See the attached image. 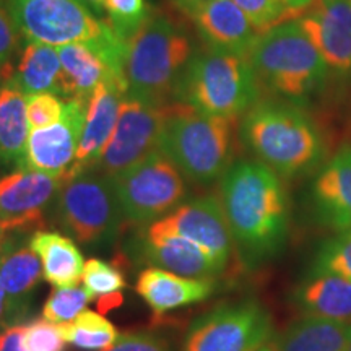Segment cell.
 I'll return each mask as SVG.
<instances>
[{
    "label": "cell",
    "mask_w": 351,
    "mask_h": 351,
    "mask_svg": "<svg viewBox=\"0 0 351 351\" xmlns=\"http://www.w3.org/2000/svg\"><path fill=\"white\" fill-rule=\"evenodd\" d=\"M348 351H351V345H350V348H348Z\"/></svg>",
    "instance_id": "cell-47"
},
{
    "label": "cell",
    "mask_w": 351,
    "mask_h": 351,
    "mask_svg": "<svg viewBox=\"0 0 351 351\" xmlns=\"http://www.w3.org/2000/svg\"><path fill=\"white\" fill-rule=\"evenodd\" d=\"M271 317L257 301L219 306L192 324L184 351H251L271 339Z\"/></svg>",
    "instance_id": "cell-10"
},
{
    "label": "cell",
    "mask_w": 351,
    "mask_h": 351,
    "mask_svg": "<svg viewBox=\"0 0 351 351\" xmlns=\"http://www.w3.org/2000/svg\"><path fill=\"white\" fill-rule=\"evenodd\" d=\"M192 59V43L186 32L168 16L150 19L127 39L124 78L127 98L150 104H168Z\"/></svg>",
    "instance_id": "cell-3"
},
{
    "label": "cell",
    "mask_w": 351,
    "mask_h": 351,
    "mask_svg": "<svg viewBox=\"0 0 351 351\" xmlns=\"http://www.w3.org/2000/svg\"><path fill=\"white\" fill-rule=\"evenodd\" d=\"M10 234L12 231L8 230V226L3 221H0V252H2L3 247L7 245L8 239H10Z\"/></svg>",
    "instance_id": "cell-44"
},
{
    "label": "cell",
    "mask_w": 351,
    "mask_h": 351,
    "mask_svg": "<svg viewBox=\"0 0 351 351\" xmlns=\"http://www.w3.org/2000/svg\"><path fill=\"white\" fill-rule=\"evenodd\" d=\"M300 23L327 65L351 70V0H315Z\"/></svg>",
    "instance_id": "cell-16"
},
{
    "label": "cell",
    "mask_w": 351,
    "mask_h": 351,
    "mask_svg": "<svg viewBox=\"0 0 351 351\" xmlns=\"http://www.w3.org/2000/svg\"><path fill=\"white\" fill-rule=\"evenodd\" d=\"M135 291L155 314L207 300L215 291L213 278H189L173 271L150 267L138 275Z\"/></svg>",
    "instance_id": "cell-20"
},
{
    "label": "cell",
    "mask_w": 351,
    "mask_h": 351,
    "mask_svg": "<svg viewBox=\"0 0 351 351\" xmlns=\"http://www.w3.org/2000/svg\"><path fill=\"white\" fill-rule=\"evenodd\" d=\"M103 10L108 23L124 39H129L153 13L147 0H103Z\"/></svg>",
    "instance_id": "cell-30"
},
{
    "label": "cell",
    "mask_w": 351,
    "mask_h": 351,
    "mask_svg": "<svg viewBox=\"0 0 351 351\" xmlns=\"http://www.w3.org/2000/svg\"><path fill=\"white\" fill-rule=\"evenodd\" d=\"M258 83L247 57L210 47L192 56L176 93L202 112L236 121L258 101Z\"/></svg>",
    "instance_id": "cell-5"
},
{
    "label": "cell",
    "mask_w": 351,
    "mask_h": 351,
    "mask_svg": "<svg viewBox=\"0 0 351 351\" xmlns=\"http://www.w3.org/2000/svg\"><path fill=\"white\" fill-rule=\"evenodd\" d=\"M8 13L28 43H83L99 51L121 36L108 21L96 19L85 0H8Z\"/></svg>",
    "instance_id": "cell-7"
},
{
    "label": "cell",
    "mask_w": 351,
    "mask_h": 351,
    "mask_svg": "<svg viewBox=\"0 0 351 351\" xmlns=\"http://www.w3.org/2000/svg\"><path fill=\"white\" fill-rule=\"evenodd\" d=\"M306 315L351 322V280L333 274H311L295 291Z\"/></svg>",
    "instance_id": "cell-23"
},
{
    "label": "cell",
    "mask_w": 351,
    "mask_h": 351,
    "mask_svg": "<svg viewBox=\"0 0 351 351\" xmlns=\"http://www.w3.org/2000/svg\"><path fill=\"white\" fill-rule=\"evenodd\" d=\"M168 104H150L125 98L122 101L116 129L95 169L114 178L135 166L152 153L160 152Z\"/></svg>",
    "instance_id": "cell-11"
},
{
    "label": "cell",
    "mask_w": 351,
    "mask_h": 351,
    "mask_svg": "<svg viewBox=\"0 0 351 351\" xmlns=\"http://www.w3.org/2000/svg\"><path fill=\"white\" fill-rule=\"evenodd\" d=\"M258 82L275 93L300 98L327 77V62L298 20L262 33L247 56Z\"/></svg>",
    "instance_id": "cell-6"
},
{
    "label": "cell",
    "mask_w": 351,
    "mask_h": 351,
    "mask_svg": "<svg viewBox=\"0 0 351 351\" xmlns=\"http://www.w3.org/2000/svg\"><path fill=\"white\" fill-rule=\"evenodd\" d=\"M221 200L241 261L257 269L283 252L289 204L280 176L261 161H239L221 178Z\"/></svg>",
    "instance_id": "cell-1"
},
{
    "label": "cell",
    "mask_w": 351,
    "mask_h": 351,
    "mask_svg": "<svg viewBox=\"0 0 351 351\" xmlns=\"http://www.w3.org/2000/svg\"><path fill=\"white\" fill-rule=\"evenodd\" d=\"M43 263V275L54 288L78 287L85 258L73 239L56 231H34L28 241Z\"/></svg>",
    "instance_id": "cell-22"
},
{
    "label": "cell",
    "mask_w": 351,
    "mask_h": 351,
    "mask_svg": "<svg viewBox=\"0 0 351 351\" xmlns=\"http://www.w3.org/2000/svg\"><path fill=\"white\" fill-rule=\"evenodd\" d=\"M191 16L200 36L212 49L247 57L261 36L232 0H210Z\"/></svg>",
    "instance_id": "cell-17"
},
{
    "label": "cell",
    "mask_w": 351,
    "mask_h": 351,
    "mask_svg": "<svg viewBox=\"0 0 351 351\" xmlns=\"http://www.w3.org/2000/svg\"><path fill=\"white\" fill-rule=\"evenodd\" d=\"M29 132L26 95L5 82L0 86V163L23 168Z\"/></svg>",
    "instance_id": "cell-26"
},
{
    "label": "cell",
    "mask_w": 351,
    "mask_h": 351,
    "mask_svg": "<svg viewBox=\"0 0 351 351\" xmlns=\"http://www.w3.org/2000/svg\"><path fill=\"white\" fill-rule=\"evenodd\" d=\"M247 16L258 34L295 20L283 0H232Z\"/></svg>",
    "instance_id": "cell-32"
},
{
    "label": "cell",
    "mask_w": 351,
    "mask_h": 351,
    "mask_svg": "<svg viewBox=\"0 0 351 351\" xmlns=\"http://www.w3.org/2000/svg\"><path fill=\"white\" fill-rule=\"evenodd\" d=\"M109 179L119 200L122 217L135 225L158 221L178 208L187 195L184 174L161 152L152 153Z\"/></svg>",
    "instance_id": "cell-8"
},
{
    "label": "cell",
    "mask_w": 351,
    "mask_h": 351,
    "mask_svg": "<svg viewBox=\"0 0 351 351\" xmlns=\"http://www.w3.org/2000/svg\"><path fill=\"white\" fill-rule=\"evenodd\" d=\"M140 252L152 267L189 278H215L225 270L212 254L182 236L143 232Z\"/></svg>",
    "instance_id": "cell-19"
},
{
    "label": "cell",
    "mask_w": 351,
    "mask_h": 351,
    "mask_svg": "<svg viewBox=\"0 0 351 351\" xmlns=\"http://www.w3.org/2000/svg\"><path fill=\"white\" fill-rule=\"evenodd\" d=\"M57 218L83 245H101L116 238L122 217L108 176L83 173L67 179L57 194Z\"/></svg>",
    "instance_id": "cell-9"
},
{
    "label": "cell",
    "mask_w": 351,
    "mask_h": 351,
    "mask_svg": "<svg viewBox=\"0 0 351 351\" xmlns=\"http://www.w3.org/2000/svg\"><path fill=\"white\" fill-rule=\"evenodd\" d=\"M241 138L282 178L311 173L326 156L319 125L306 111L283 101H257L244 114Z\"/></svg>",
    "instance_id": "cell-2"
},
{
    "label": "cell",
    "mask_w": 351,
    "mask_h": 351,
    "mask_svg": "<svg viewBox=\"0 0 351 351\" xmlns=\"http://www.w3.org/2000/svg\"><path fill=\"white\" fill-rule=\"evenodd\" d=\"M234 119L210 116L186 103L168 104L160 152L189 181L208 186L223 178L234 156Z\"/></svg>",
    "instance_id": "cell-4"
},
{
    "label": "cell",
    "mask_w": 351,
    "mask_h": 351,
    "mask_svg": "<svg viewBox=\"0 0 351 351\" xmlns=\"http://www.w3.org/2000/svg\"><path fill=\"white\" fill-rule=\"evenodd\" d=\"M93 300L95 295L85 287L54 288L43 306V317L54 324L70 322L83 313L88 302Z\"/></svg>",
    "instance_id": "cell-29"
},
{
    "label": "cell",
    "mask_w": 351,
    "mask_h": 351,
    "mask_svg": "<svg viewBox=\"0 0 351 351\" xmlns=\"http://www.w3.org/2000/svg\"><path fill=\"white\" fill-rule=\"evenodd\" d=\"M251 351H280L278 340H275L274 337H271V339H269L267 341H263L262 345L256 346V348L251 350Z\"/></svg>",
    "instance_id": "cell-43"
},
{
    "label": "cell",
    "mask_w": 351,
    "mask_h": 351,
    "mask_svg": "<svg viewBox=\"0 0 351 351\" xmlns=\"http://www.w3.org/2000/svg\"><path fill=\"white\" fill-rule=\"evenodd\" d=\"M21 335H23V324L10 326L0 332V351H23Z\"/></svg>",
    "instance_id": "cell-38"
},
{
    "label": "cell",
    "mask_w": 351,
    "mask_h": 351,
    "mask_svg": "<svg viewBox=\"0 0 351 351\" xmlns=\"http://www.w3.org/2000/svg\"><path fill=\"white\" fill-rule=\"evenodd\" d=\"M122 302V295L121 293H112V295H106L103 296L98 302L101 313H108V311H111L112 307L119 306Z\"/></svg>",
    "instance_id": "cell-41"
},
{
    "label": "cell",
    "mask_w": 351,
    "mask_h": 351,
    "mask_svg": "<svg viewBox=\"0 0 351 351\" xmlns=\"http://www.w3.org/2000/svg\"><path fill=\"white\" fill-rule=\"evenodd\" d=\"M57 326L67 343L85 351H104L119 337L112 322H109L103 314L88 309L70 322Z\"/></svg>",
    "instance_id": "cell-28"
},
{
    "label": "cell",
    "mask_w": 351,
    "mask_h": 351,
    "mask_svg": "<svg viewBox=\"0 0 351 351\" xmlns=\"http://www.w3.org/2000/svg\"><path fill=\"white\" fill-rule=\"evenodd\" d=\"M43 278L41 258L29 244L12 245L8 239L0 252V283L5 289L10 306V326L21 324L20 320L28 311L33 291Z\"/></svg>",
    "instance_id": "cell-21"
},
{
    "label": "cell",
    "mask_w": 351,
    "mask_h": 351,
    "mask_svg": "<svg viewBox=\"0 0 351 351\" xmlns=\"http://www.w3.org/2000/svg\"><path fill=\"white\" fill-rule=\"evenodd\" d=\"M319 221L339 234L351 232V145L333 155L314 182Z\"/></svg>",
    "instance_id": "cell-18"
},
{
    "label": "cell",
    "mask_w": 351,
    "mask_h": 351,
    "mask_svg": "<svg viewBox=\"0 0 351 351\" xmlns=\"http://www.w3.org/2000/svg\"><path fill=\"white\" fill-rule=\"evenodd\" d=\"M26 111L32 130L49 127L62 119L65 103L54 93L26 95Z\"/></svg>",
    "instance_id": "cell-35"
},
{
    "label": "cell",
    "mask_w": 351,
    "mask_h": 351,
    "mask_svg": "<svg viewBox=\"0 0 351 351\" xmlns=\"http://www.w3.org/2000/svg\"><path fill=\"white\" fill-rule=\"evenodd\" d=\"M127 98V88L116 77H108L99 83L88 101L86 119L83 124L75 163L65 179H73L96 168L104 148L116 129L122 101Z\"/></svg>",
    "instance_id": "cell-15"
},
{
    "label": "cell",
    "mask_w": 351,
    "mask_h": 351,
    "mask_svg": "<svg viewBox=\"0 0 351 351\" xmlns=\"http://www.w3.org/2000/svg\"><path fill=\"white\" fill-rule=\"evenodd\" d=\"M83 287L95 296L119 293L127 287L122 271L101 258H88L83 265Z\"/></svg>",
    "instance_id": "cell-33"
},
{
    "label": "cell",
    "mask_w": 351,
    "mask_h": 351,
    "mask_svg": "<svg viewBox=\"0 0 351 351\" xmlns=\"http://www.w3.org/2000/svg\"><path fill=\"white\" fill-rule=\"evenodd\" d=\"M10 64H2L0 62V86L5 83V80H8L10 78Z\"/></svg>",
    "instance_id": "cell-45"
},
{
    "label": "cell",
    "mask_w": 351,
    "mask_h": 351,
    "mask_svg": "<svg viewBox=\"0 0 351 351\" xmlns=\"http://www.w3.org/2000/svg\"><path fill=\"white\" fill-rule=\"evenodd\" d=\"M57 51L62 64V95L69 98L88 103L104 78L116 77L103 57L88 44H65L57 47Z\"/></svg>",
    "instance_id": "cell-24"
},
{
    "label": "cell",
    "mask_w": 351,
    "mask_h": 351,
    "mask_svg": "<svg viewBox=\"0 0 351 351\" xmlns=\"http://www.w3.org/2000/svg\"><path fill=\"white\" fill-rule=\"evenodd\" d=\"M8 82L23 95L54 93L62 95V64L54 46L29 43L20 57L16 72Z\"/></svg>",
    "instance_id": "cell-27"
},
{
    "label": "cell",
    "mask_w": 351,
    "mask_h": 351,
    "mask_svg": "<svg viewBox=\"0 0 351 351\" xmlns=\"http://www.w3.org/2000/svg\"><path fill=\"white\" fill-rule=\"evenodd\" d=\"M313 274H333L351 280V232L339 234L320 245Z\"/></svg>",
    "instance_id": "cell-31"
},
{
    "label": "cell",
    "mask_w": 351,
    "mask_h": 351,
    "mask_svg": "<svg viewBox=\"0 0 351 351\" xmlns=\"http://www.w3.org/2000/svg\"><path fill=\"white\" fill-rule=\"evenodd\" d=\"M145 232L176 234L194 241L212 254L223 269H226L234 244L221 200L212 195L181 204L166 217L150 223Z\"/></svg>",
    "instance_id": "cell-12"
},
{
    "label": "cell",
    "mask_w": 351,
    "mask_h": 351,
    "mask_svg": "<svg viewBox=\"0 0 351 351\" xmlns=\"http://www.w3.org/2000/svg\"><path fill=\"white\" fill-rule=\"evenodd\" d=\"M20 33L16 32V26L13 23L10 13L0 5V62L10 64L12 56L15 54L19 46Z\"/></svg>",
    "instance_id": "cell-37"
},
{
    "label": "cell",
    "mask_w": 351,
    "mask_h": 351,
    "mask_svg": "<svg viewBox=\"0 0 351 351\" xmlns=\"http://www.w3.org/2000/svg\"><path fill=\"white\" fill-rule=\"evenodd\" d=\"M67 341L60 335L59 326L47 319H34L23 326V351H65Z\"/></svg>",
    "instance_id": "cell-34"
},
{
    "label": "cell",
    "mask_w": 351,
    "mask_h": 351,
    "mask_svg": "<svg viewBox=\"0 0 351 351\" xmlns=\"http://www.w3.org/2000/svg\"><path fill=\"white\" fill-rule=\"evenodd\" d=\"M65 176L19 169L0 178V221L12 232L43 225V210L59 194Z\"/></svg>",
    "instance_id": "cell-14"
},
{
    "label": "cell",
    "mask_w": 351,
    "mask_h": 351,
    "mask_svg": "<svg viewBox=\"0 0 351 351\" xmlns=\"http://www.w3.org/2000/svg\"><path fill=\"white\" fill-rule=\"evenodd\" d=\"M104 351H171L165 337L153 332H127Z\"/></svg>",
    "instance_id": "cell-36"
},
{
    "label": "cell",
    "mask_w": 351,
    "mask_h": 351,
    "mask_svg": "<svg viewBox=\"0 0 351 351\" xmlns=\"http://www.w3.org/2000/svg\"><path fill=\"white\" fill-rule=\"evenodd\" d=\"M85 2L95 10H103V0H85Z\"/></svg>",
    "instance_id": "cell-46"
},
{
    "label": "cell",
    "mask_w": 351,
    "mask_h": 351,
    "mask_svg": "<svg viewBox=\"0 0 351 351\" xmlns=\"http://www.w3.org/2000/svg\"><path fill=\"white\" fill-rule=\"evenodd\" d=\"M351 322L304 315L288 326L278 339L280 351H348Z\"/></svg>",
    "instance_id": "cell-25"
},
{
    "label": "cell",
    "mask_w": 351,
    "mask_h": 351,
    "mask_svg": "<svg viewBox=\"0 0 351 351\" xmlns=\"http://www.w3.org/2000/svg\"><path fill=\"white\" fill-rule=\"evenodd\" d=\"M10 326V306H8L7 293L0 283V332Z\"/></svg>",
    "instance_id": "cell-40"
},
{
    "label": "cell",
    "mask_w": 351,
    "mask_h": 351,
    "mask_svg": "<svg viewBox=\"0 0 351 351\" xmlns=\"http://www.w3.org/2000/svg\"><path fill=\"white\" fill-rule=\"evenodd\" d=\"M86 109V101L69 98L65 101L62 119L49 127L29 132L21 169L67 176L69 169L75 163Z\"/></svg>",
    "instance_id": "cell-13"
},
{
    "label": "cell",
    "mask_w": 351,
    "mask_h": 351,
    "mask_svg": "<svg viewBox=\"0 0 351 351\" xmlns=\"http://www.w3.org/2000/svg\"><path fill=\"white\" fill-rule=\"evenodd\" d=\"M178 3V7L187 13V15H192L197 8L204 5V3L210 2V0H174Z\"/></svg>",
    "instance_id": "cell-42"
},
{
    "label": "cell",
    "mask_w": 351,
    "mask_h": 351,
    "mask_svg": "<svg viewBox=\"0 0 351 351\" xmlns=\"http://www.w3.org/2000/svg\"><path fill=\"white\" fill-rule=\"evenodd\" d=\"M285 3H287V7L291 10L293 16L296 19H301V16H304L307 12H309V8L314 5L315 0H283Z\"/></svg>",
    "instance_id": "cell-39"
}]
</instances>
